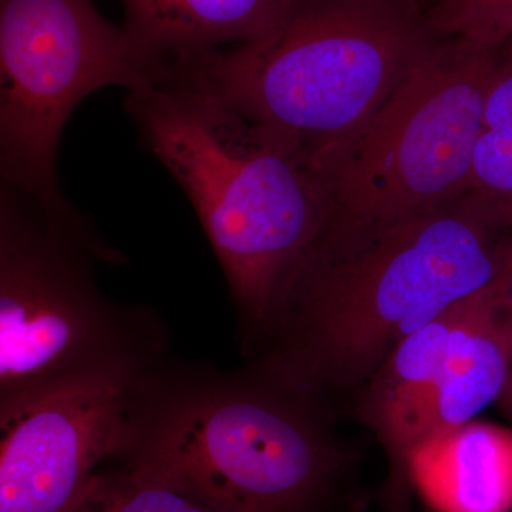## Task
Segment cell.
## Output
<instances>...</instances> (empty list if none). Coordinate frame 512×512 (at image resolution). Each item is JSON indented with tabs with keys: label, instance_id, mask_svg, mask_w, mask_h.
<instances>
[{
	"label": "cell",
	"instance_id": "6da1fadb",
	"mask_svg": "<svg viewBox=\"0 0 512 512\" xmlns=\"http://www.w3.org/2000/svg\"><path fill=\"white\" fill-rule=\"evenodd\" d=\"M110 463L218 512H333L352 470L311 397L262 372L158 363L131 386Z\"/></svg>",
	"mask_w": 512,
	"mask_h": 512
},
{
	"label": "cell",
	"instance_id": "7a4b0ae2",
	"mask_svg": "<svg viewBox=\"0 0 512 512\" xmlns=\"http://www.w3.org/2000/svg\"><path fill=\"white\" fill-rule=\"evenodd\" d=\"M126 107L191 201L245 330L272 335L328 222L308 151L174 74Z\"/></svg>",
	"mask_w": 512,
	"mask_h": 512
},
{
	"label": "cell",
	"instance_id": "3957f363",
	"mask_svg": "<svg viewBox=\"0 0 512 512\" xmlns=\"http://www.w3.org/2000/svg\"><path fill=\"white\" fill-rule=\"evenodd\" d=\"M466 197L342 252H312L261 372L316 400L366 386L394 346L497 281L504 239Z\"/></svg>",
	"mask_w": 512,
	"mask_h": 512
},
{
	"label": "cell",
	"instance_id": "277c9868",
	"mask_svg": "<svg viewBox=\"0 0 512 512\" xmlns=\"http://www.w3.org/2000/svg\"><path fill=\"white\" fill-rule=\"evenodd\" d=\"M0 187V414L74 384L157 365L153 313L100 291L96 266L120 264L69 202Z\"/></svg>",
	"mask_w": 512,
	"mask_h": 512
},
{
	"label": "cell",
	"instance_id": "5b68a950",
	"mask_svg": "<svg viewBox=\"0 0 512 512\" xmlns=\"http://www.w3.org/2000/svg\"><path fill=\"white\" fill-rule=\"evenodd\" d=\"M439 43L420 3L312 0L268 39L171 74L312 153L365 126Z\"/></svg>",
	"mask_w": 512,
	"mask_h": 512
},
{
	"label": "cell",
	"instance_id": "8992f818",
	"mask_svg": "<svg viewBox=\"0 0 512 512\" xmlns=\"http://www.w3.org/2000/svg\"><path fill=\"white\" fill-rule=\"evenodd\" d=\"M498 49L434 47L365 126L309 153L328 211L313 252H342L463 197Z\"/></svg>",
	"mask_w": 512,
	"mask_h": 512
},
{
	"label": "cell",
	"instance_id": "52a82bcc",
	"mask_svg": "<svg viewBox=\"0 0 512 512\" xmlns=\"http://www.w3.org/2000/svg\"><path fill=\"white\" fill-rule=\"evenodd\" d=\"M158 79L94 0H0V184L66 201L56 156L74 109L104 87Z\"/></svg>",
	"mask_w": 512,
	"mask_h": 512
},
{
	"label": "cell",
	"instance_id": "ba28073f",
	"mask_svg": "<svg viewBox=\"0 0 512 512\" xmlns=\"http://www.w3.org/2000/svg\"><path fill=\"white\" fill-rule=\"evenodd\" d=\"M137 376L74 384L0 414V512H69L123 450Z\"/></svg>",
	"mask_w": 512,
	"mask_h": 512
},
{
	"label": "cell",
	"instance_id": "9c48e42d",
	"mask_svg": "<svg viewBox=\"0 0 512 512\" xmlns=\"http://www.w3.org/2000/svg\"><path fill=\"white\" fill-rule=\"evenodd\" d=\"M123 29L163 76L217 50L262 42L312 0H120Z\"/></svg>",
	"mask_w": 512,
	"mask_h": 512
},
{
	"label": "cell",
	"instance_id": "30bf717a",
	"mask_svg": "<svg viewBox=\"0 0 512 512\" xmlns=\"http://www.w3.org/2000/svg\"><path fill=\"white\" fill-rule=\"evenodd\" d=\"M414 490L436 512H512V430L468 421L413 457Z\"/></svg>",
	"mask_w": 512,
	"mask_h": 512
},
{
	"label": "cell",
	"instance_id": "8fae6325",
	"mask_svg": "<svg viewBox=\"0 0 512 512\" xmlns=\"http://www.w3.org/2000/svg\"><path fill=\"white\" fill-rule=\"evenodd\" d=\"M511 373L512 318L495 281L474 295L466 318L451 338L436 384L437 434L473 421L481 410L500 400Z\"/></svg>",
	"mask_w": 512,
	"mask_h": 512
},
{
	"label": "cell",
	"instance_id": "7c38bea8",
	"mask_svg": "<svg viewBox=\"0 0 512 512\" xmlns=\"http://www.w3.org/2000/svg\"><path fill=\"white\" fill-rule=\"evenodd\" d=\"M464 197L493 227H512L511 57L501 63L488 90Z\"/></svg>",
	"mask_w": 512,
	"mask_h": 512
},
{
	"label": "cell",
	"instance_id": "4fadbf2b",
	"mask_svg": "<svg viewBox=\"0 0 512 512\" xmlns=\"http://www.w3.org/2000/svg\"><path fill=\"white\" fill-rule=\"evenodd\" d=\"M111 464V463H110ZM69 512H218L116 464L100 467Z\"/></svg>",
	"mask_w": 512,
	"mask_h": 512
},
{
	"label": "cell",
	"instance_id": "5bb4252c",
	"mask_svg": "<svg viewBox=\"0 0 512 512\" xmlns=\"http://www.w3.org/2000/svg\"><path fill=\"white\" fill-rule=\"evenodd\" d=\"M437 36L500 49L512 36V0H436L427 13Z\"/></svg>",
	"mask_w": 512,
	"mask_h": 512
},
{
	"label": "cell",
	"instance_id": "9a60e30c",
	"mask_svg": "<svg viewBox=\"0 0 512 512\" xmlns=\"http://www.w3.org/2000/svg\"><path fill=\"white\" fill-rule=\"evenodd\" d=\"M497 282L505 306L512 318V237L504 239L503 262H501V271Z\"/></svg>",
	"mask_w": 512,
	"mask_h": 512
},
{
	"label": "cell",
	"instance_id": "2e32d148",
	"mask_svg": "<svg viewBox=\"0 0 512 512\" xmlns=\"http://www.w3.org/2000/svg\"><path fill=\"white\" fill-rule=\"evenodd\" d=\"M501 404H503V409L505 414L510 417L512 421V373L510 379H508L507 386H505L503 396L500 399Z\"/></svg>",
	"mask_w": 512,
	"mask_h": 512
},
{
	"label": "cell",
	"instance_id": "e0dca14e",
	"mask_svg": "<svg viewBox=\"0 0 512 512\" xmlns=\"http://www.w3.org/2000/svg\"><path fill=\"white\" fill-rule=\"evenodd\" d=\"M505 45H507L508 57H511L512 59V36L510 37V40H508V42L505 43Z\"/></svg>",
	"mask_w": 512,
	"mask_h": 512
},
{
	"label": "cell",
	"instance_id": "ac0fdd59",
	"mask_svg": "<svg viewBox=\"0 0 512 512\" xmlns=\"http://www.w3.org/2000/svg\"><path fill=\"white\" fill-rule=\"evenodd\" d=\"M409 2L421 3V0H409Z\"/></svg>",
	"mask_w": 512,
	"mask_h": 512
}]
</instances>
